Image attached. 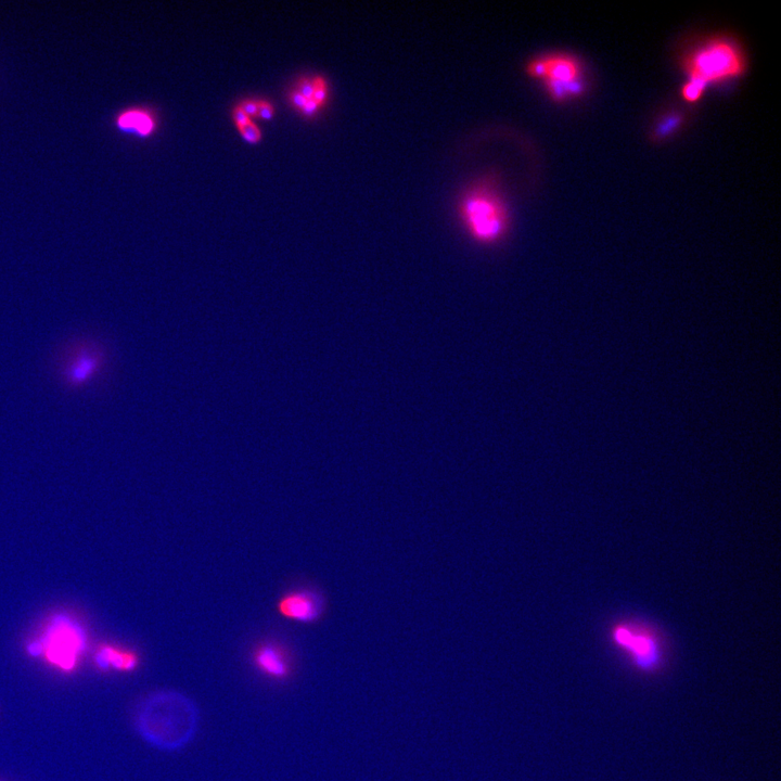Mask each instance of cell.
I'll list each match as a JSON object with an SVG mask.
<instances>
[{
    "mask_svg": "<svg viewBox=\"0 0 781 781\" xmlns=\"http://www.w3.org/2000/svg\"><path fill=\"white\" fill-rule=\"evenodd\" d=\"M290 99H291V104L294 107L298 108L299 110H302L307 104V101H309L304 96H302L299 92H293L291 94Z\"/></svg>",
    "mask_w": 781,
    "mask_h": 781,
    "instance_id": "44dd1931",
    "label": "cell"
},
{
    "mask_svg": "<svg viewBox=\"0 0 781 781\" xmlns=\"http://www.w3.org/2000/svg\"><path fill=\"white\" fill-rule=\"evenodd\" d=\"M275 110L270 102L259 100V114L258 117L265 121H271L274 118Z\"/></svg>",
    "mask_w": 781,
    "mask_h": 781,
    "instance_id": "2e32d148",
    "label": "cell"
},
{
    "mask_svg": "<svg viewBox=\"0 0 781 781\" xmlns=\"http://www.w3.org/2000/svg\"><path fill=\"white\" fill-rule=\"evenodd\" d=\"M115 127L124 134L146 139L156 132V115L145 108H130L120 112L114 120Z\"/></svg>",
    "mask_w": 781,
    "mask_h": 781,
    "instance_id": "8fae6325",
    "label": "cell"
},
{
    "mask_svg": "<svg viewBox=\"0 0 781 781\" xmlns=\"http://www.w3.org/2000/svg\"><path fill=\"white\" fill-rule=\"evenodd\" d=\"M611 639L637 670L654 673L662 667L664 646L660 635L651 627L635 622H621L612 627Z\"/></svg>",
    "mask_w": 781,
    "mask_h": 781,
    "instance_id": "5b68a950",
    "label": "cell"
},
{
    "mask_svg": "<svg viewBox=\"0 0 781 781\" xmlns=\"http://www.w3.org/2000/svg\"><path fill=\"white\" fill-rule=\"evenodd\" d=\"M239 132L242 138L245 139L249 144H258L262 138L259 127L256 126L253 122L245 127L239 128Z\"/></svg>",
    "mask_w": 781,
    "mask_h": 781,
    "instance_id": "5bb4252c",
    "label": "cell"
},
{
    "mask_svg": "<svg viewBox=\"0 0 781 781\" xmlns=\"http://www.w3.org/2000/svg\"><path fill=\"white\" fill-rule=\"evenodd\" d=\"M323 107L317 104L315 100H309L307 101V104L305 107L301 110V112L306 115V117H313L320 109Z\"/></svg>",
    "mask_w": 781,
    "mask_h": 781,
    "instance_id": "ffe728a7",
    "label": "cell"
},
{
    "mask_svg": "<svg viewBox=\"0 0 781 781\" xmlns=\"http://www.w3.org/2000/svg\"><path fill=\"white\" fill-rule=\"evenodd\" d=\"M251 660L254 669L268 680L286 682L293 674L291 651L278 640L267 639L256 645L251 652Z\"/></svg>",
    "mask_w": 781,
    "mask_h": 781,
    "instance_id": "ba28073f",
    "label": "cell"
},
{
    "mask_svg": "<svg viewBox=\"0 0 781 781\" xmlns=\"http://www.w3.org/2000/svg\"><path fill=\"white\" fill-rule=\"evenodd\" d=\"M84 648L80 633L69 625L58 624L44 638L40 648L33 650L42 655L51 668L71 674L79 667Z\"/></svg>",
    "mask_w": 781,
    "mask_h": 781,
    "instance_id": "8992f818",
    "label": "cell"
},
{
    "mask_svg": "<svg viewBox=\"0 0 781 781\" xmlns=\"http://www.w3.org/2000/svg\"><path fill=\"white\" fill-rule=\"evenodd\" d=\"M707 85L699 81L689 80L682 88V97L689 104L699 101L706 91Z\"/></svg>",
    "mask_w": 781,
    "mask_h": 781,
    "instance_id": "7c38bea8",
    "label": "cell"
},
{
    "mask_svg": "<svg viewBox=\"0 0 781 781\" xmlns=\"http://www.w3.org/2000/svg\"><path fill=\"white\" fill-rule=\"evenodd\" d=\"M199 721L196 703L172 689L150 694L140 703L135 716L140 737L164 752L186 748L198 733Z\"/></svg>",
    "mask_w": 781,
    "mask_h": 781,
    "instance_id": "6da1fadb",
    "label": "cell"
},
{
    "mask_svg": "<svg viewBox=\"0 0 781 781\" xmlns=\"http://www.w3.org/2000/svg\"><path fill=\"white\" fill-rule=\"evenodd\" d=\"M314 84V96L313 100L320 106L324 107L329 96L328 83L324 78H316L313 80Z\"/></svg>",
    "mask_w": 781,
    "mask_h": 781,
    "instance_id": "4fadbf2b",
    "label": "cell"
},
{
    "mask_svg": "<svg viewBox=\"0 0 781 781\" xmlns=\"http://www.w3.org/2000/svg\"><path fill=\"white\" fill-rule=\"evenodd\" d=\"M234 119H235L236 125L238 126V130H239V128L245 127V126H247L248 124H250L252 122V120L248 117L246 112L243 111L240 106L237 107L235 112H234Z\"/></svg>",
    "mask_w": 781,
    "mask_h": 781,
    "instance_id": "d6986e66",
    "label": "cell"
},
{
    "mask_svg": "<svg viewBox=\"0 0 781 781\" xmlns=\"http://www.w3.org/2000/svg\"><path fill=\"white\" fill-rule=\"evenodd\" d=\"M526 72L533 79L573 83L583 80L580 60L567 54H553L536 58L527 64Z\"/></svg>",
    "mask_w": 781,
    "mask_h": 781,
    "instance_id": "9c48e42d",
    "label": "cell"
},
{
    "mask_svg": "<svg viewBox=\"0 0 781 781\" xmlns=\"http://www.w3.org/2000/svg\"><path fill=\"white\" fill-rule=\"evenodd\" d=\"M51 365L62 389L81 393L105 381L110 353L105 341L96 335H75L59 345Z\"/></svg>",
    "mask_w": 781,
    "mask_h": 781,
    "instance_id": "7a4b0ae2",
    "label": "cell"
},
{
    "mask_svg": "<svg viewBox=\"0 0 781 781\" xmlns=\"http://www.w3.org/2000/svg\"><path fill=\"white\" fill-rule=\"evenodd\" d=\"M307 100H312L314 96L313 80L304 79L299 84V91Z\"/></svg>",
    "mask_w": 781,
    "mask_h": 781,
    "instance_id": "ac0fdd59",
    "label": "cell"
},
{
    "mask_svg": "<svg viewBox=\"0 0 781 781\" xmlns=\"http://www.w3.org/2000/svg\"><path fill=\"white\" fill-rule=\"evenodd\" d=\"M326 610L324 594L309 587L289 591L277 601V612L281 618L304 625L322 620Z\"/></svg>",
    "mask_w": 781,
    "mask_h": 781,
    "instance_id": "52a82bcc",
    "label": "cell"
},
{
    "mask_svg": "<svg viewBox=\"0 0 781 781\" xmlns=\"http://www.w3.org/2000/svg\"><path fill=\"white\" fill-rule=\"evenodd\" d=\"M459 214L471 238L481 245H495L508 232V210L489 186H478L467 192L460 201Z\"/></svg>",
    "mask_w": 781,
    "mask_h": 781,
    "instance_id": "3957f363",
    "label": "cell"
},
{
    "mask_svg": "<svg viewBox=\"0 0 781 781\" xmlns=\"http://www.w3.org/2000/svg\"><path fill=\"white\" fill-rule=\"evenodd\" d=\"M681 123L680 117H670L667 120L663 121L661 125L657 128V134L658 137H664L670 135L671 132L675 130L676 127H678V124Z\"/></svg>",
    "mask_w": 781,
    "mask_h": 781,
    "instance_id": "9a60e30c",
    "label": "cell"
},
{
    "mask_svg": "<svg viewBox=\"0 0 781 781\" xmlns=\"http://www.w3.org/2000/svg\"><path fill=\"white\" fill-rule=\"evenodd\" d=\"M95 661L97 668L106 672L130 674L140 667V657L136 651L108 644L97 649Z\"/></svg>",
    "mask_w": 781,
    "mask_h": 781,
    "instance_id": "30bf717a",
    "label": "cell"
},
{
    "mask_svg": "<svg viewBox=\"0 0 781 781\" xmlns=\"http://www.w3.org/2000/svg\"><path fill=\"white\" fill-rule=\"evenodd\" d=\"M243 111L246 112L248 117L255 118L258 117L259 114V100H247L243 102V104L240 106Z\"/></svg>",
    "mask_w": 781,
    "mask_h": 781,
    "instance_id": "e0dca14e",
    "label": "cell"
},
{
    "mask_svg": "<svg viewBox=\"0 0 781 781\" xmlns=\"http://www.w3.org/2000/svg\"><path fill=\"white\" fill-rule=\"evenodd\" d=\"M689 80L707 86L739 78L746 71V58L738 46L726 38L714 37L695 48L682 61Z\"/></svg>",
    "mask_w": 781,
    "mask_h": 781,
    "instance_id": "277c9868",
    "label": "cell"
}]
</instances>
